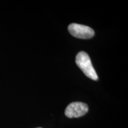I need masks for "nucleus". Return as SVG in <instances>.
Listing matches in <instances>:
<instances>
[{
  "instance_id": "obj_2",
  "label": "nucleus",
  "mask_w": 128,
  "mask_h": 128,
  "mask_svg": "<svg viewBox=\"0 0 128 128\" xmlns=\"http://www.w3.org/2000/svg\"><path fill=\"white\" fill-rule=\"evenodd\" d=\"M68 31L74 37L79 39H90L94 35V31L92 28L87 26L76 23L69 25Z\"/></svg>"
},
{
  "instance_id": "obj_3",
  "label": "nucleus",
  "mask_w": 128,
  "mask_h": 128,
  "mask_svg": "<svg viewBox=\"0 0 128 128\" xmlns=\"http://www.w3.org/2000/svg\"><path fill=\"white\" fill-rule=\"evenodd\" d=\"M88 111L87 104L82 102H72L66 107L65 114L69 118H80L84 116Z\"/></svg>"
},
{
  "instance_id": "obj_4",
  "label": "nucleus",
  "mask_w": 128,
  "mask_h": 128,
  "mask_svg": "<svg viewBox=\"0 0 128 128\" xmlns=\"http://www.w3.org/2000/svg\"></svg>"
},
{
  "instance_id": "obj_1",
  "label": "nucleus",
  "mask_w": 128,
  "mask_h": 128,
  "mask_svg": "<svg viewBox=\"0 0 128 128\" xmlns=\"http://www.w3.org/2000/svg\"><path fill=\"white\" fill-rule=\"evenodd\" d=\"M76 62L88 78L94 81L98 80V76L92 66L90 58L85 52H80L76 56Z\"/></svg>"
}]
</instances>
